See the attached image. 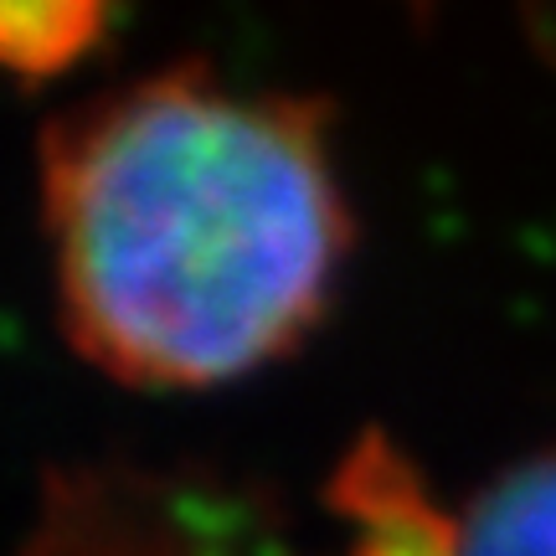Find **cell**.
<instances>
[{
	"label": "cell",
	"mask_w": 556,
	"mask_h": 556,
	"mask_svg": "<svg viewBox=\"0 0 556 556\" xmlns=\"http://www.w3.org/2000/svg\"><path fill=\"white\" fill-rule=\"evenodd\" d=\"M103 11L99 5H0V67L47 78L67 62L88 52V41L99 37Z\"/></svg>",
	"instance_id": "cell-3"
},
{
	"label": "cell",
	"mask_w": 556,
	"mask_h": 556,
	"mask_svg": "<svg viewBox=\"0 0 556 556\" xmlns=\"http://www.w3.org/2000/svg\"><path fill=\"white\" fill-rule=\"evenodd\" d=\"M62 330L139 387H212L278 361L351 253L315 103L165 67L41 139Z\"/></svg>",
	"instance_id": "cell-1"
},
{
	"label": "cell",
	"mask_w": 556,
	"mask_h": 556,
	"mask_svg": "<svg viewBox=\"0 0 556 556\" xmlns=\"http://www.w3.org/2000/svg\"><path fill=\"white\" fill-rule=\"evenodd\" d=\"M448 556H556V454L526 458L448 520Z\"/></svg>",
	"instance_id": "cell-2"
}]
</instances>
